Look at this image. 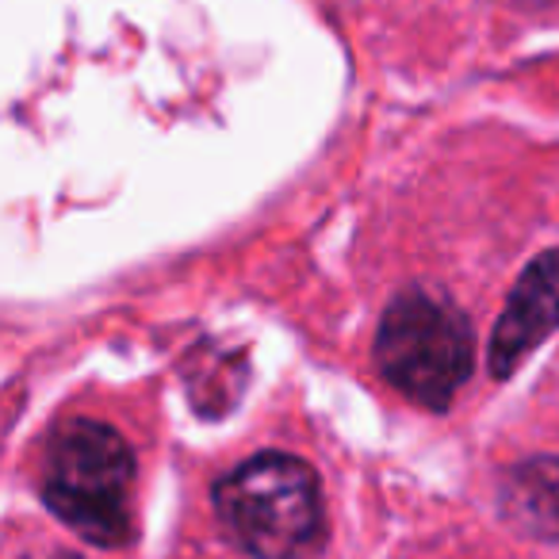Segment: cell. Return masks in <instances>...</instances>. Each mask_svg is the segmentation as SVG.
Here are the masks:
<instances>
[{"mask_svg": "<svg viewBox=\"0 0 559 559\" xmlns=\"http://www.w3.org/2000/svg\"><path fill=\"white\" fill-rule=\"evenodd\" d=\"M372 357L391 388L418 406L444 411L475 368V330L449 299L406 288L383 311Z\"/></svg>", "mask_w": 559, "mask_h": 559, "instance_id": "cell-3", "label": "cell"}, {"mask_svg": "<svg viewBox=\"0 0 559 559\" xmlns=\"http://www.w3.org/2000/svg\"><path fill=\"white\" fill-rule=\"evenodd\" d=\"M43 502L96 548L131 540L134 452L108 421L70 418L50 433L43 456Z\"/></svg>", "mask_w": 559, "mask_h": 559, "instance_id": "cell-1", "label": "cell"}, {"mask_svg": "<svg viewBox=\"0 0 559 559\" xmlns=\"http://www.w3.org/2000/svg\"><path fill=\"white\" fill-rule=\"evenodd\" d=\"M559 330V249H544L525 264L513 284L502 314L490 334L487 365L498 380H510L513 368L540 349Z\"/></svg>", "mask_w": 559, "mask_h": 559, "instance_id": "cell-4", "label": "cell"}, {"mask_svg": "<svg viewBox=\"0 0 559 559\" xmlns=\"http://www.w3.org/2000/svg\"><path fill=\"white\" fill-rule=\"evenodd\" d=\"M223 533L253 559H304L322 544L319 475L292 452H257L211 490Z\"/></svg>", "mask_w": 559, "mask_h": 559, "instance_id": "cell-2", "label": "cell"}, {"mask_svg": "<svg viewBox=\"0 0 559 559\" xmlns=\"http://www.w3.org/2000/svg\"><path fill=\"white\" fill-rule=\"evenodd\" d=\"M502 502L525 528L559 536V456L513 464L502 479Z\"/></svg>", "mask_w": 559, "mask_h": 559, "instance_id": "cell-5", "label": "cell"}]
</instances>
